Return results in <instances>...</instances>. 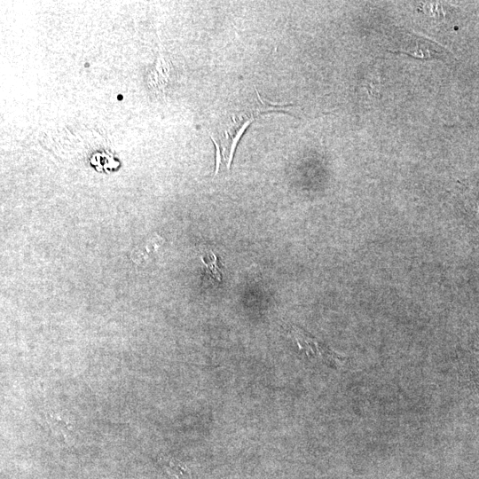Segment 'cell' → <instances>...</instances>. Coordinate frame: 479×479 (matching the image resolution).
Masks as SVG:
<instances>
[{"label":"cell","mask_w":479,"mask_h":479,"mask_svg":"<svg viewBox=\"0 0 479 479\" xmlns=\"http://www.w3.org/2000/svg\"><path fill=\"white\" fill-rule=\"evenodd\" d=\"M403 49L398 51L418 59H444L447 56V49L426 37L415 34H407Z\"/></svg>","instance_id":"7a4b0ae2"},{"label":"cell","mask_w":479,"mask_h":479,"mask_svg":"<svg viewBox=\"0 0 479 479\" xmlns=\"http://www.w3.org/2000/svg\"><path fill=\"white\" fill-rule=\"evenodd\" d=\"M158 461L171 479H182L189 474L187 467L174 457L161 455Z\"/></svg>","instance_id":"5b68a950"},{"label":"cell","mask_w":479,"mask_h":479,"mask_svg":"<svg viewBox=\"0 0 479 479\" xmlns=\"http://www.w3.org/2000/svg\"><path fill=\"white\" fill-rule=\"evenodd\" d=\"M269 106L263 103L260 106L244 107L240 111L232 114L218 128L216 137H211L216 148V174L220 168L229 169L232 161L237 144L255 116L265 112Z\"/></svg>","instance_id":"6da1fadb"},{"label":"cell","mask_w":479,"mask_h":479,"mask_svg":"<svg viewBox=\"0 0 479 479\" xmlns=\"http://www.w3.org/2000/svg\"><path fill=\"white\" fill-rule=\"evenodd\" d=\"M48 426L56 440L67 442L74 436V427L69 419L59 414L47 415Z\"/></svg>","instance_id":"3957f363"},{"label":"cell","mask_w":479,"mask_h":479,"mask_svg":"<svg viewBox=\"0 0 479 479\" xmlns=\"http://www.w3.org/2000/svg\"><path fill=\"white\" fill-rule=\"evenodd\" d=\"M169 71L168 63L160 52L153 67L148 72L147 84L154 90H161L168 82Z\"/></svg>","instance_id":"277c9868"},{"label":"cell","mask_w":479,"mask_h":479,"mask_svg":"<svg viewBox=\"0 0 479 479\" xmlns=\"http://www.w3.org/2000/svg\"><path fill=\"white\" fill-rule=\"evenodd\" d=\"M201 261L205 266V274L208 279L213 282H219L221 280V272L216 254L208 252L201 257Z\"/></svg>","instance_id":"8992f818"}]
</instances>
